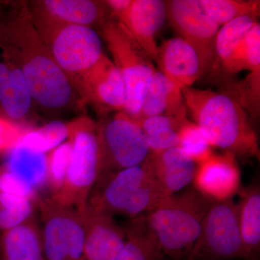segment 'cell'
<instances>
[{
  "label": "cell",
  "instance_id": "9c48e42d",
  "mask_svg": "<svg viewBox=\"0 0 260 260\" xmlns=\"http://www.w3.org/2000/svg\"><path fill=\"white\" fill-rule=\"evenodd\" d=\"M102 145L99 178L143 164L150 155L146 137L139 123L124 112L99 124Z\"/></svg>",
  "mask_w": 260,
  "mask_h": 260
},
{
  "label": "cell",
  "instance_id": "83f0119b",
  "mask_svg": "<svg viewBox=\"0 0 260 260\" xmlns=\"http://www.w3.org/2000/svg\"><path fill=\"white\" fill-rule=\"evenodd\" d=\"M37 200L0 189V232L21 225L34 216Z\"/></svg>",
  "mask_w": 260,
  "mask_h": 260
},
{
  "label": "cell",
  "instance_id": "f1b7e54d",
  "mask_svg": "<svg viewBox=\"0 0 260 260\" xmlns=\"http://www.w3.org/2000/svg\"><path fill=\"white\" fill-rule=\"evenodd\" d=\"M202 8L220 27L246 15L259 17L260 2L256 0H199Z\"/></svg>",
  "mask_w": 260,
  "mask_h": 260
},
{
  "label": "cell",
  "instance_id": "d6a6232c",
  "mask_svg": "<svg viewBox=\"0 0 260 260\" xmlns=\"http://www.w3.org/2000/svg\"><path fill=\"white\" fill-rule=\"evenodd\" d=\"M227 93L235 98L243 109L256 119L259 114L260 71L251 72L246 79L231 85Z\"/></svg>",
  "mask_w": 260,
  "mask_h": 260
},
{
  "label": "cell",
  "instance_id": "ffe728a7",
  "mask_svg": "<svg viewBox=\"0 0 260 260\" xmlns=\"http://www.w3.org/2000/svg\"><path fill=\"white\" fill-rule=\"evenodd\" d=\"M187 109L180 88L156 70L137 120L149 116L165 115L186 118Z\"/></svg>",
  "mask_w": 260,
  "mask_h": 260
},
{
  "label": "cell",
  "instance_id": "52a82bcc",
  "mask_svg": "<svg viewBox=\"0 0 260 260\" xmlns=\"http://www.w3.org/2000/svg\"><path fill=\"white\" fill-rule=\"evenodd\" d=\"M45 260H83L85 230L83 213L50 198L38 200Z\"/></svg>",
  "mask_w": 260,
  "mask_h": 260
},
{
  "label": "cell",
  "instance_id": "74e56055",
  "mask_svg": "<svg viewBox=\"0 0 260 260\" xmlns=\"http://www.w3.org/2000/svg\"></svg>",
  "mask_w": 260,
  "mask_h": 260
},
{
  "label": "cell",
  "instance_id": "6da1fadb",
  "mask_svg": "<svg viewBox=\"0 0 260 260\" xmlns=\"http://www.w3.org/2000/svg\"><path fill=\"white\" fill-rule=\"evenodd\" d=\"M0 29L23 70L34 102L47 109L71 106L76 90L38 32L25 3L12 8Z\"/></svg>",
  "mask_w": 260,
  "mask_h": 260
},
{
  "label": "cell",
  "instance_id": "2e32d148",
  "mask_svg": "<svg viewBox=\"0 0 260 260\" xmlns=\"http://www.w3.org/2000/svg\"><path fill=\"white\" fill-rule=\"evenodd\" d=\"M85 239L83 260H117L126 242L124 229L113 215L86 207L83 213Z\"/></svg>",
  "mask_w": 260,
  "mask_h": 260
},
{
  "label": "cell",
  "instance_id": "d6986e66",
  "mask_svg": "<svg viewBox=\"0 0 260 260\" xmlns=\"http://www.w3.org/2000/svg\"><path fill=\"white\" fill-rule=\"evenodd\" d=\"M150 156L153 177L169 196L177 194L192 182L197 164L179 147Z\"/></svg>",
  "mask_w": 260,
  "mask_h": 260
},
{
  "label": "cell",
  "instance_id": "484cf974",
  "mask_svg": "<svg viewBox=\"0 0 260 260\" xmlns=\"http://www.w3.org/2000/svg\"><path fill=\"white\" fill-rule=\"evenodd\" d=\"M187 117L158 115L149 116L138 120L146 137L150 155H158L168 149L179 145L178 131Z\"/></svg>",
  "mask_w": 260,
  "mask_h": 260
},
{
  "label": "cell",
  "instance_id": "277c9868",
  "mask_svg": "<svg viewBox=\"0 0 260 260\" xmlns=\"http://www.w3.org/2000/svg\"><path fill=\"white\" fill-rule=\"evenodd\" d=\"M70 130L68 139L73 143V150L69 169L64 184L51 198L83 213L102 170L99 126L84 119L70 124Z\"/></svg>",
  "mask_w": 260,
  "mask_h": 260
},
{
  "label": "cell",
  "instance_id": "5bb4252c",
  "mask_svg": "<svg viewBox=\"0 0 260 260\" xmlns=\"http://www.w3.org/2000/svg\"><path fill=\"white\" fill-rule=\"evenodd\" d=\"M34 104L14 53L0 29V109L11 121L23 120Z\"/></svg>",
  "mask_w": 260,
  "mask_h": 260
},
{
  "label": "cell",
  "instance_id": "8d00e7d4",
  "mask_svg": "<svg viewBox=\"0 0 260 260\" xmlns=\"http://www.w3.org/2000/svg\"><path fill=\"white\" fill-rule=\"evenodd\" d=\"M248 260H256V259H248Z\"/></svg>",
  "mask_w": 260,
  "mask_h": 260
},
{
  "label": "cell",
  "instance_id": "8fae6325",
  "mask_svg": "<svg viewBox=\"0 0 260 260\" xmlns=\"http://www.w3.org/2000/svg\"><path fill=\"white\" fill-rule=\"evenodd\" d=\"M153 176L151 160L98 179L87 206L109 214H121L130 198Z\"/></svg>",
  "mask_w": 260,
  "mask_h": 260
},
{
  "label": "cell",
  "instance_id": "30bf717a",
  "mask_svg": "<svg viewBox=\"0 0 260 260\" xmlns=\"http://www.w3.org/2000/svg\"><path fill=\"white\" fill-rule=\"evenodd\" d=\"M167 20L179 37L198 51L204 75L215 63V43L220 26L202 8L199 0H168Z\"/></svg>",
  "mask_w": 260,
  "mask_h": 260
},
{
  "label": "cell",
  "instance_id": "44dd1931",
  "mask_svg": "<svg viewBox=\"0 0 260 260\" xmlns=\"http://www.w3.org/2000/svg\"><path fill=\"white\" fill-rule=\"evenodd\" d=\"M0 260H45L35 215L21 225L2 233Z\"/></svg>",
  "mask_w": 260,
  "mask_h": 260
},
{
  "label": "cell",
  "instance_id": "4dcf8cb0",
  "mask_svg": "<svg viewBox=\"0 0 260 260\" xmlns=\"http://www.w3.org/2000/svg\"><path fill=\"white\" fill-rule=\"evenodd\" d=\"M179 148L198 165L213 155V147L199 126L188 119L178 131Z\"/></svg>",
  "mask_w": 260,
  "mask_h": 260
},
{
  "label": "cell",
  "instance_id": "9a60e30c",
  "mask_svg": "<svg viewBox=\"0 0 260 260\" xmlns=\"http://www.w3.org/2000/svg\"><path fill=\"white\" fill-rule=\"evenodd\" d=\"M193 187L212 203L233 199L242 188V176L234 154L214 153L197 165Z\"/></svg>",
  "mask_w": 260,
  "mask_h": 260
},
{
  "label": "cell",
  "instance_id": "f546056e",
  "mask_svg": "<svg viewBox=\"0 0 260 260\" xmlns=\"http://www.w3.org/2000/svg\"><path fill=\"white\" fill-rule=\"evenodd\" d=\"M70 124L60 121H52L24 135L19 143L25 146L47 153L64 143L70 137Z\"/></svg>",
  "mask_w": 260,
  "mask_h": 260
},
{
  "label": "cell",
  "instance_id": "cb8c5ba5",
  "mask_svg": "<svg viewBox=\"0 0 260 260\" xmlns=\"http://www.w3.org/2000/svg\"><path fill=\"white\" fill-rule=\"evenodd\" d=\"M239 222L246 260L255 259L260 249V190L257 184L241 189Z\"/></svg>",
  "mask_w": 260,
  "mask_h": 260
},
{
  "label": "cell",
  "instance_id": "e0dca14e",
  "mask_svg": "<svg viewBox=\"0 0 260 260\" xmlns=\"http://www.w3.org/2000/svg\"><path fill=\"white\" fill-rule=\"evenodd\" d=\"M154 62L158 70L182 90L204 76L198 51L180 37L167 39L158 46Z\"/></svg>",
  "mask_w": 260,
  "mask_h": 260
},
{
  "label": "cell",
  "instance_id": "d590c367",
  "mask_svg": "<svg viewBox=\"0 0 260 260\" xmlns=\"http://www.w3.org/2000/svg\"><path fill=\"white\" fill-rule=\"evenodd\" d=\"M133 0H107L106 5L113 18L121 21L131 6Z\"/></svg>",
  "mask_w": 260,
  "mask_h": 260
},
{
  "label": "cell",
  "instance_id": "4fadbf2b",
  "mask_svg": "<svg viewBox=\"0 0 260 260\" xmlns=\"http://www.w3.org/2000/svg\"><path fill=\"white\" fill-rule=\"evenodd\" d=\"M28 8L32 21L82 25L99 32L113 18L105 1L44 0Z\"/></svg>",
  "mask_w": 260,
  "mask_h": 260
},
{
  "label": "cell",
  "instance_id": "e575fe53",
  "mask_svg": "<svg viewBox=\"0 0 260 260\" xmlns=\"http://www.w3.org/2000/svg\"><path fill=\"white\" fill-rule=\"evenodd\" d=\"M25 134L13 121L0 116V151L11 150Z\"/></svg>",
  "mask_w": 260,
  "mask_h": 260
},
{
  "label": "cell",
  "instance_id": "5b68a950",
  "mask_svg": "<svg viewBox=\"0 0 260 260\" xmlns=\"http://www.w3.org/2000/svg\"><path fill=\"white\" fill-rule=\"evenodd\" d=\"M122 75L126 90L124 112L138 119L145 94L156 71L151 58L138 44L125 27L113 18L100 31Z\"/></svg>",
  "mask_w": 260,
  "mask_h": 260
},
{
  "label": "cell",
  "instance_id": "7402d4cb",
  "mask_svg": "<svg viewBox=\"0 0 260 260\" xmlns=\"http://www.w3.org/2000/svg\"><path fill=\"white\" fill-rule=\"evenodd\" d=\"M3 166L24 185L37 193L38 189L47 182V154L21 143H18L10 150Z\"/></svg>",
  "mask_w": 260,
  "mask_h": 260
},
{
  "label": "cell",
  "instance_id": "d4e9b609",
  "mask_svg": "<svg viewBox=\"0 0 260 260\" xmlns=\"http://www.w3.org/2000/svg\"><path fill=\"white\" fill-rule=\"evenodd\" d=\"M257 18L252 15H246L220 27L215 39V63L212 71L224 73L246 34L258 21Z\"/></svg>",
  "mask_w": 260,
  "mask_h": 260
},
{
  "label": "cell",
  "instance_id": "1f68e13d",
  "mask_svg": "<svg viewBox=\"0 0 260 260\" xmlns=\"http://www.w3.org/2000/svg\"><path fill=\"white\" fill-rule=\"evenodd\" d=\"M168 197L169 195L162 190L153 174L132 196L121 214L130 219L146 215L155 209Z\"/></svg>",
  "mask_w": 260,
  "mask_h": 260
},
{
  "label": "cell",
  "instance_id": "8992f818",
  "mask_svg": "<svg viewBox=\"0 0 260 260\" xmlns=\"http://www.w3.org/2000/svg\"><path fill=\"white\" fill-rule=\"evenodd\" d=\"M34 25L76 90L84 75L104 54L100 34L82 25L48 23Z\"/></svg>",
  "mask_w": 260,
  "mask_h": 260
},
{
  "label": "cell",
  "instance_id": "ac0fdd59",
  "mask_svg": "<svg viewBox=\"0 0 260 260\" xmlns=\"http://www.w3.org/2000/svg\"><path fill=\"white\" fill-rule=\"evenodd\" d=\"M167 20L165 1L133 0L126 15L119 22L154 62L158 49L156 36Z\"/></svg>",
  "mask_w": 260,
  "mask_h": 260
},
{
  "label": "cell",
  "instance_id": "836d02e7",
  "mask_svg": "<svg viewBox=\"0 0 260 260\" xmlns=\"http://www.w3.org/2000/svg\"><path fill=\"white\" fill-rule=\"evenodd\" d=\"M72 150L73 143L68 139V141L52 150L51 154L47 155V182L52 187L54 194L64 184L69 169Z\"/></svg>",
  "mask_w": 260,
  "mask_h": 260
},
{
  "label": "cell",
  "instance_id": "7c38bea8",
  "mask_svg": "<svg viewBox=\"0 0 260 260\" xmlns=\"http://www.w3.org/2000/svg\"><path fill=\"white\" fill-rule=\"evenodd\" d=\"M82 99L91 103L101 114L124 112L125 84L120 71L106 54L84 75L76 89Z\"/></svg>",
  "mask_w": 260,
  "mask_h": 260
},
{
  "label": "cell",
  "instance_id": "ba28073f",
  "mask_svg": "<svg viewBox=\"0 0 260 260\" xmlns=\"http://www.w3.org/2000/svg\"><path fill=\"white\" fill-rule=\"evenodd\" d=\"M246 259L239 222L238 204L233 199L214 202L205 215L191 260Z\"/></svg>",
  "mask_w": 260,
  "mask_h": 260
},
{
  "label": "cell",
  "instance_id": "4316f807",
  "mask_svg": "<svg viewBox=\"0 0 260 260\" xmlns=\"http://www.w3.org/2000/svg\"><path fill=\"white\" fill-rule=\"evenodd\" d=\"M243 70L260 71V25L254 24L244 38L223 74L231 76Z\"/></svg>",
  "mask_w": 260,
  "mask_h": 260
},
{
  "label": "cell",
  "instance_id": "7a4b0ae2",
  "mask_svg": "<svg viewBox=\"0 0 260 260\" xmlns=\"http://www.w3.org/2000/svg\"><path fill=\"white\" fill-rule=\"evenodd\" d=\"M187 112L208 137L214 148L234 154L237 158H259L257 135L248 114L227 92L181 90Z\"/></svg>",
  "mask_w": 260,
  "mask_h": 260
},
{
  "label": "cell",
  "instance_id": "603a6c76",
  "mask_svg": "<svg viewBox=\"0 0 260 260\" xmlns=\"http://www.w3.org/2000/svg\"><path fill=\"white\" fill-rule=\"evenodd\" d=\"M123 229L126 242L117 260H164L161 246L146 215L130 219Z\"/></svg>",
  "mask_w": 260,
  "mask_h": 260
},
{
  "label": "cell",
  "instance_id": "3957f363",
  "mask_svg": "<svg viewBox=\"0 0 260 260\" xmlns=\"http://www.w3.org/2000/svg\"><path fill=\"white\" fill-rule=\"evenodd\" d=\"M211 203L191 187L168 197L146 214L164 254L173 260H191L193 248Z\"/></svg>",
  "mask_w": 260,
  "mask_h": 260
}]
</instances>
